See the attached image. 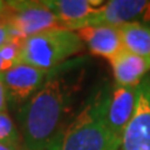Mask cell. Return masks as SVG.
Returning a JSON list of instances; mask_svg holds the SVG:
<instances>
[{
  "label": "cell",
  "mask_w": 150,
  "mask_h": 150,
  "mask_svg": "<svg viewBox=\"0 0 150 150\" xmlns=\"http://www.w3.org/2000/svg\"><path fill=\"white\" fill-rule=\"evenodd\" d=\"M71 63L54 68L43 86L23 105L19 118L24 150H46L62 130L78 90V81L65 73Z\"/></svg>",
  "instance_id": "obj_1"
},
{
  "label": "cell",
  "mask_w": 150,
  "mask_h": 150,
  "mask_svg": "<svg viewBox=\"0 0 150 150\" xmlns=\"http://www.w3.org/2000/svg\"><path fill=\"white\" fill-rule=\"evenodd\" d=\"M110 86H103L64 125L46 150H119L121 139L112 133L106 120Z\"/></svg>",
  "instance_id": "obj_2"
},
{
  "label": "cell",
  "mask_w": 150,
  "mask_h": 150,
  "mask_svg": "<svg viewBox=\"0 0 150 150\" xmlns=\"http://www.w3.org/2000/svg\"><path fill=\"white\" fill-rule=\"evenodd\" d=\"M84 49L76 31L54 28L23 40L19 63L43 70H51L68 63Z\"/></svg>",
  "instance_id": "obj_3"
},
{
  "label": "cell",
  "mask_w": 150,
  "mask_h": 150,
  "mask_svg": "<svg viewBox=\"0 0 150 150\" xmlns=\"http://www.w3.org/2000/svg\"><path fill=\"white\" fill-rule=\"evenodd\" d=\"M1 20L11 26L14 38L21 40L54 28H62L59 19L44 1L33 0L6 1Z\"/></svg>",
  "instance_id": "obj_4"
},
{
  "label": "cell",
  "mask_w": 150,
  "mask_h": 150,
  "mask_svg": "<svg viewBox=\"0 0 150 150\" xmlns=\"http://www.w3.org/2000/svg\"><path fill=\"white\" fill-rule=\"evenodd\" d=\"M150 20V1L148 0H110L85 20L71 28L73 31L94 25H110L120 28L129 23Z\"/></svg>",
  "instance_id": "obj_5"
},
{
  "label": "cell",
  "mask_w": 150,
  "mask_h": 150,
  "mask_svg": "<svg viewBox=\"0 0 150 150\" xmlns=\"http://www.w3.org/2000/svg\"><path fill=\"white\" fill-rule=\"evenodd\" d=\"M119 150H150V76L138 86L134 115L121 137Z\"/></svg>",
  "instance_id": "obj_6"
},
{
  "label": "cell",
  "mask_w": 150,
  "mask_h": 150,
  "mask_svg": "<svg viewBox=\"0 0 150 150\" xmlns=\"http://www.w3.org/2000/svg\"><path fill=\"white\" fill-rule=\"evenodd\" d=\"M51 71L53 69L43 70L23 63L13 65L9 70L3 73L8 100L13 104H21L28 101L43 86Z\"/></svg>",
  "instance_id": "obj_7"
},
{
  "label": "cell",
  "mask_w": 150,
  "mask_h": 150,
  "mask_svg": "<svg viewBox=\"0 0 150 150\" xmlns=\"http://www.w3.org/2000/svg\"><path fill=\"white\" fill-rule=\"evenodd\" d=\"M138 86H123L119 84L110 86L106 105V120L112 133L120 139L134 115L138 99Z\"/></svg>",
  "instance_id": "obj_8"
},
{
  "label": "cell",
  "mask_w": 150,
  "mask_h": 150,
  "mask_svg": "<svg viewBox=\"0 0 150 150\" xmlns=\"http://www.w3.org/2000/svg\"><path fill=\"white\" fill-rule=\"evenodd\" d=\"M83 43L93 54L111 60L124 49L120 28L110 25H94L76 31Z\"/></svg>",
  "instance_id": "obj_9"
},
{
  "label": "cell",
  "mask_w": 150,
  "mask_h": 150,
  "mask_svg": "<svg viewBox=\"0 0 150 150\" xmlns=\"http://www.w3.org/2000/svg\"><path fill=\"white\" fill-rule=\"evenodd\" d=\"M115 84L123 86H138L150 71V60L126 50L125 48L109 60Z\"/></svg>",
  "instance_id": "obj_10"
},
{
  "label": "cell",
  "mask_w": 150,
  "mask_h": 150,
  "mask_svg": "<svg viewBox=\"0 0 150 150\" xmlns=\"http://www.w3.org/2000/svg\"><path fill=\"white\" fill-rule=\"evenodd\" d=\"M45 5L60 21V26L71 30L74 25L91 16L103 3L101 0H44Z\"/></svg>",
  "instance_id": "obj_11"
},
{
  "label": "cell",
  "mask_w": 150,
  "mask_h": 150,
  "mask_svg": "<svg viewBox=\"0 0 150 150\" xmlns=\"http://www.w3.org/2000/svg\"><path fill=\"white\" fill-rule=\"evenodd\" d=\"M120 31L126 50L150 60V25L129 23L120 26Z\"/></svg>",
  "instance_id": "obj_12"
},
{
  "label": "cell",
  "mask_w": 150,
  "mask_h": 150,
  "mask_svg": "<svg viewBox=\"0 0 150 150\" xmlns=\"http://www.w3.org/2000/svg\"><path fill=\"white\" fill-rule=\"evenodd\" d=\"M0 143L11 146H21V138L18 129L6 112H0Z\"/></svg>",
  "instance_id": "obj_13"
},
{
  "label": "cell",
  "mask_w": 150,
  "mask_h": 150,
  "mask_svg": "<svg viewBox=\"0 0 150 150\" xmlns=\"http://www.w3.org/2000/svg\"><path fill=\"white\" fill-rule=\"evenodd\" d=\"M21 39H11L6 44L0 46V56L5 60L6 63L15 65L19 63L20 58V51H21Z\"/></svg>",
  "instance_id": "obj_14"
},
{
  "label": "cell",
  "mask_w": 150,
  "mask_h": 150,
  "mask_svg": "<svg viewBox=\"0 0 150 150\" xmlns=\"http://www.w3.org/2000/svg\"><path fill=\"white\" fill-rule=\"evenodd\" d=\"M11 39H15L13 34L11 26L6 24L5 21L0 20V46H3L4 44H6L8 41H10Z\"/></svg>",
  "instance_id": "obj_15"
},
{
  "label": "cell",
  "mask_w": 150,
  "mask_h": 150,
  "mask_svg": "<svg viewBox=\"0 0 150 150\" xmlns=\"http://www.w3.org/2000/svg\"><path fill=\"white\" fill-rule=\"evenodd\" d=\"M8 105V96H6V89L4 85L3 74H0V112H6Z\"/></svg>",
  "instance_id": "obj_16"
},
{
  "label": "cell",
  "mask_w": 150,
  "mask_h": 150,
  "mask_svg": "<svg viewBox=\"0 0 150 150\" xmlns=\"http://www.w3.org/2000/svg\"><path fill=\"white\" fill-rule=\"evenodd\" d=\"M13 67L11 64H9V63H6L5 60H4L1 56H0V74H3L4 71H6V70H9Z\"/></svg>",
  "instance_id": "obj_17"
},
{
  "label": "cell",
  "mask_w": 150,
  "mask_h": 150,
  "mask_svg": "<svg viewBox=\"0 0 150 150\" xmlns=\"http://www.w3.org/2000/svg\"><path fill=\"white\" fill-rule=\"evenodd\" d=\"M0 150H24L21 146H11V145L1 144L0 143Z\"/></svg>",
  "instance_id": "obj_18"
},
{
  "label": "cell",
  "mask_w": 150,
  "mask_h": 150,
  "mask_svg": "<svg viewBox=\"0 0 150 150\" xmlns=\"http://www.w3.org/2000/svg\"><path fill=\"white\" fill-rule=\"evenodd\" d=\"M5 9H6V1H1V0H0V20H1V18L4 16Z\"/></svg>",
  "instance_id": "obj_19"
}]
</instances>
